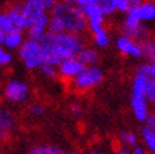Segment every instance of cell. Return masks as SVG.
<instances>
[{
	"mask_svg": "<svg viewBox=\"0 0 155 154\" xmlns=\"http://www.w3.org/2000/svg\"><path fill=\"white\" fill-rule=\"evenodd\" d=\"M41 43L52 48L57 53L61 61L77 57L80 52L86 47L84 39L81 37V34H74L69 32H63L59 34H52L48 32V34L43 38Z\"/></svg>",
	"mask_w": 155,
	"mask_h": 154,
	"instance_id": "6da1fadb",
	"label": "cell"
},
{
	"mask_svg": "<svg viewBox=\"0 0 155 154\" xmlns=\"http://www.w3.org/2000/svg\"><path fill=\"white\" fill-rule=\"evenodd\" d=\"M51 15L61 19L66 32L82 34L88 29V20L84 15L82 8L74 4L59 2L51 12Z\"/></svg>",
	"mask_w": 155,
	"mask_h": 154,
	"instance_id": "7a4b0ae2",
	"label": "cell"
},
{
	"mask_svg": "<svg viewBox=\"0 0 155 154\" xmlns=\"http://www.w3.org/2000/svg\"><path fill=\"white\" fill-rule=\"evenodd\" d=\"M131 106L137 120L144 121L148 119V105H146V73L139 70L133 85Z\"/></svg>",
	"mask_w": 155,
	"mask_h": 154,
	"instance_id": "3957f363",
	"label": "cell"
},
{
	"mask_svg": "<svg viewBox=\"0 0 155 154\" xmlns=\"http://www.w3.org/2000/svg\"><path fill=\"white\" fill-rule=\"evenodd\" d=\"M18 57L28 70H38L43 65V47L39 41L28 39L24 41L18 49Z\"/></svg>",
	"mask_w": 155,
	"mask_h": 154,
	"instance_id": "277c9868",
	"label": "cell"
},
{
	"mask_svg": "<svg viewBox=\"0 0 155 154\" xmlns=\"http://www.w3.org/2000/svg\"><path fill=\"white\" fill-rule=\"evenodd\" d=\"M121 32L122 34L133 38L137 42L150 38L149 29L143 24V22L137 17L135 10H130L127 14H125V18H124V22L121 24Z\"/></svg>",
	"mask_w": 155,
	"mask_h": 154,
	"instance_id": "5b68a950",
	"label": "cell"
},
{
	"mask_svg": "<svg viewBox=\"0 0 155 154\" xmlns=\"http://www.w3.org/2000/svg\"><path fill=\"white\" fill-rule=\"evenodd\" d=\"M20 12L27 29L32 27L44 14L48 13L42 3V0H23L20 3Z\"/></svg>",
	"mask_w": 155,
	"mask_h": 154,
	"instance_id": "8992f818",
	"label": "cell"
},
{
	"mask_svg": "<svg viewBox=\"0 0 155 154\" xmlns=\"http://www.w3.org/2000/svg\"><path fill=\"white\" fill-rule=\"evenodd\" d=\"M104 73L96 66H90L74 79V86L78 90H91L102 81Z\"/></svg>",
	"mask_w": 155,
	"mask_h": 154,
	"instance_id": "52a82bcc",
	"label": "cell"
},
{
	"mask_svg": "<svg viewBox=\"0 0 155 154\" xmlns=\"http://www.w3.org/2000/svg\"><path fill=\"white\" fill-rule=\"evenodd\" d=\"M4 95L8 101L20 104L24 102L29 97V87L24 81L20 80H12L6 83Z\"/></svg>",
	"mask_w": 155,
	"mask_h": 154,
	"instance_id": "ba28073f",
	"label": "cell"
},
{
	"mask_svg": "<svg viewBox=\"0 0 155 154\" xmlns=\"http://www.w3.org/2000/svg\"><path fill=\"white\" fill-rule=\"evenodd\" d=\"M115 45H116V48H117V51L125 56L135 57V58H140L144 56L140 42H137L125 34H120L116 38Z\"/></svg>",
	"mask_w": 155,
	"mask_h": 154,
	"instance_id": "9c48e42d",
	"label": "cell"
},
{
	"mask_svg": "<svg viewBox=\"0 0 155 154\" xmlns=\"http://www.w3.org/2000/svg\"><path fill=\"white\" fill-rule=\"evenodd\" d=\"M84 68H86V66L78 59V57H73V58L63 59L58 65L57 70L61 77L67 79V80H74L77 76L83 72Z\"/></svg>",
	"mask_w": 155,
	"mask_h": 154,
	"instance_id": "30bf717a",
	"label": "cell"
},
{
	"mask_svg": "<svg viewBox=\"0 0 155 154\" xmlns=\"http://www.w3.org/2000/svg\"><path fill=\"white\" fill-rule=\"evenodd\" d=\"M14 126H15L14 114L6 107H0V142L6 140L12 135Z\"/></svg>",
	"mask_w": 155,
	"mask_h": 154,
	"instance_id": "8fae6325",
	"label": "cell"
},
{
	"mask_svg": "<svg viewBox=\"0 0 155 154\" xmlns=\"http://www.w3.org/2000/svg\"><path fill=\"white\" fill-rule=\"evenodd\" d=\"M49 19H51V14H44L41 19H38L32 27H29L27 29V34L28 38L34 41H39L42 42L43 38L48 34V25H49Z\"/></svg>",
	"mask_w": 155,
	"mask_h": 154,
	"instance_id": "7c38bea8",
	"label": "cell"
},
{
	"mask_svg": "<svg viewBox=\"0 0 155 154\" xmlns=\"http://www.w3.org/2000/svg\"><path fill=\"white\" fill-rule=\"evenodd\" d=\"M88 30L91 32L94 42L98 48H106L110 44L111 38L107 29L105 28V24H90Z\"/></svg>",
	"mask_w": 155,
	"mask_h": 154,
	"instance_id": "4fadbf2b",
	"label": "cell"
},
{
	"mask_svg": "<svg viewBox=\"0 0 155 154\" xmlns=\"http://www.w3.org/2000/svg\"><path fill=\"white\" fill-rule=\"evenodd\" d=\"M6 13L10 18L13 32H24V30H27L25 24H24V19H23V15L20 12V4L10 5L6 9Z\"/></svg>",
	"mask_w": 155,
	"mask_h": 154,
	"instance_id": "5bb4252c",
	"label": "cell"
},
{
	"mask_svg": "<svg viewBox=\"0 0 155 154\" xmlns=\"http://www.w3.org/2000/svg\"><path fill=\"white\" fill-rule=\"evenodd\" d=\"M134 10L143 23L155 22V0H145L137 9Z\"/></svg>",
	"mask_w": 155,
	"mask_h": 154,
	"instance_id": "9a60e30c",
	"label": "cell"
},
{
	"mask_svg": "<svg viewBox=\"0 0 155 154\" xmlns=\"http://www.w3.org/2000/svg\"><path fill=\"white\" fill-rule=\"evenodd\" d=\"M82 10L86 15V18L88 20V25L90 24H105V15L104 13L100 10V8L95 5L94 3H90L86 6L82 8Z\"/></svg>",
	"mask_w": 155,
	"mask_h": 154,
	"instance_id": "2e32d148",
	"label": "cell"
},
{
	"mask_svg": "<svg viewBox=\"0 0 155 154\" xmlns=\"http://www.w3.org/2000/svg\"><path fill=\"white\" fill-rule=\"evenodd\" d=\"M25 38L23 32H10L5 35V39L3 43V47L8 51H18L21 44L24 43Z\"/></svg>",
	"mask_w": 155,
	"mask_h": 154,
	"instance_id": "e0dca14e",
	"label": "cell"
},
{
	"mask_svg": "<svg viewBox=\"0 0 155 154\" xmlns=\"http://www.w3.org/2000/svg\"><path fill=\"white\" fill-rule=\"evenodd\" d=\"M77 57L86 67H90V66H95L100 61V53L94 47H84Z\"/></svg>",
	"mask_w": 155,
	"mask_h": 154,
	"instance_id": "ac0fdd59",
	"label": "cell"
},
{
	"mask_svg": "<svg viewBox=\"0 0 155 154\" xmlns=\"http://www.w3.org/2000/svg\"><path fill=\"white\" fill-rule=\"evenodd\" d=\"M141 48L144 52V56L149 61L150 65H155V39L154 38H148L140 42Z\"/></svg>",
	"mask_w": 155,
	"mask_h": 154,
	"instance_id": "d6986e66",
	"label": "cell"
},
{
	"mask_svg": "<svg viewBox=\"0 0 155 154\" xmlns=\"http://www.w3.org/2000/svg\"><path fill=\"white\" fill-rule=\"evenodd\" d=\"M91 2L100 8V10L104 13L105 17H111L117 12L114 0H91Z\"/></svg>",
	"mask_w": 155,
	"mask_h": 154,
	"instance_id": "ffe728a7",
	"label": "cell"
},
{
	"mask_svg": "<svg viewBox=\"0 0 155 154\" xmlns=\"http://www.w3.org/2000/svg\"><path fill=\"white\" fill-rule=\"evenodd\" d=\"M29 153L32 154H66L61 148L56 147V145H38L34 147Z\"/></svg>",
	"mask_w": 155,
	"mask_h": 154,
	"instance_id": "44dd1931",
	"label": "cell"
},
{
	"mask_svg": "<svg viewBox=\"0 0 155 154\" xmlns=\"http://www.w3.org/2000/svg\"><path fill=\"white\" fill-rule=\"evenodd\" d=\"M48 32L52 34H59V33H63L66 32V29L62 24L61 19H58L57 17H53L51 15V19H49V25H48Z\"/></svg>",
	"mask_w": 155,
	"mask_h": 154,
	"instance_id": "7402d4cb",
	"label": "cell"
},
{
	"mask_svg": "<svg viewBox=\"0 0 155 154\" xmlns=\"http://www.w3.org/2000/svg\"><path fill=\"white\" fill-rule=\"evenodd\" d=\"M146 99L155 105V77L149 75H146Z\"/></svg>",
	"mask_w": 155,
	"mask_h": 154,
	"instance_id": "603a6c76",
	"label": "cell"
},
{
	"mask_svg": "<svg viewBox=\"0 0 155 154\" xmlns=\"http://www.w3.org/2000/svg\"><path fill=\"white\" fill-rule=\"evenodd\" d=\"M0 30L4 32L5 34L13 32L12 22H10V18H9V15H8L6 10L5 12H0Z\"/></svg>",
	"mask_w": 155,
	"mask_h": 154,
	"instance_id": "cb8c5ba5",
	"label": "cell"
},
{
	"mask_svg": "<svg viewBox=\"0 0 155 154\" xmlns=\"http://www.w3.org/2000/svg\"><path fill=\"white\" fill-rule=\"evenodd\" d=\"M143 136H144V140H145L146 145L149 147V149L155 153V133L153 130H150L148 126H145L143 129Z\"/></svg>",
	"mask_w": 155,
	"mask_h": 154,
	"instance_id": "d4e9b609",
	"label": "cell"
},
{
	"mask_svg": "<svg viewBox=\"0 0 155 154\" xmlns=\"http://www.w3.org/2000/svg\"><path fill=\"white\" fill-rule=\"evenodd\" d=\"M41 73L47 77V79H54L58 75V70L56 66H51V65H42V67L39 68Z\"/></svg>",
	"mask_w": 155,
	"mask_h": 154,
	"instance_id": "484cf974",
	"label": "cell"
},
{
	"mask_svg": "<svg viewBox=\"0 0 155 154\" xmlns=\"http://www.w3.org/2000/svg\"><path fill=\"white\" fill-rule=\"evenodd\" d=\"M29 114L32 115V116H35V118H42V116H44L45 115V112H47V109L43 106V105H41V104H34V105H32L29 107Z\"/></svg>",
	"mask_w": 155,
	"mask_h": 154,
	"instance_id": "4316f807",
	"label": "cell"
},
{
	"mask_svg": "<svg viewBox=\"0 0 155 154\" xmlns=\"http://www.w3.org/2000/svg\"><path fill=\"white\" fill-rule=\"evenodd\" d=\"M116 5V10L122 14H127L130 12V4L129 0H114Z\"/></svg>",
	"mask_w": 155,
	"mask_h": 154,
	"instance_id": "83f0119b",
	"label": "cell"
},
{
	"mask_svg": "<svg viewBox=\"0 0 155 154\" xmlns=\"http://www.w3.org/2000/svg\"><path fill=\"white\" fill-rule=\"evenodd\" d=\"M13 61V55L10 51L5 49L2 55H0V66H8Z\"/></svg>",
	"mask_w": 155,
	"mask_h": 154,
	"instance_id": "f1b7e54d",
	"label": "cell"
},
{
	"mask_svg": "<svg viewBox=\"0 0 155 154\" xmlns=\"http://www.w3.org/2000/svg\"><path fill=\"white\" fill-rule=\"evenodd\" d=\"M69 111L73 118H81L82 116V107L78 104H72L69 106Z\"/></svg>",
	"mask_w": 155,
	"mask_h": 154,
	"instance_id": "f546056e",
	"label": "cell"
},
{
	"mask_svg": "<svg viewBox=\"0 0 155 154\" xmlns=\"http://www.w3.org/2000/svg\"><path fill=\"white\" fill-rule=\"evenodd\" d=\"M139 70L145 72L146 75H149L151 77H155V65H150V63L149 65H143V66H140Z\"/></svg>",
	"mask_w": 155,
	"mask_h": 154,
	"instance_id": "4dcf8cb0",
	"label": "cell"
},
{
	"mask_svg": "<svg viewBox=\"0 0 155 154\" xmlns=\"http://www.w3.org/2000/svg\"><path fill=\"white\" fill-rule=\"evenodd\" d=\"M42 3L45 9H47V12H52L53 8L59 3V0H42Z\"/></svg>",
	"mask_w": 155,
	"mask_h": 154,
	"instance_id": "1f68e13d",
	"label": "cell"
},
{
	"mask_svg": "<svg viewBox=\"0 0 155 154\" xmlns=\"http://www.w3.org/2000/svg\"><path fill=\"white\" fill-rule=\"evenodd\" d=\"M146 126L155 133V112L150 114L148 116V119H146Z\"/></svg>",
	"mask_w": 155,
	"mask_h": 154,
	"instance_id": "d6a6232c",
	"label": "cell"
},
{
	"mask_svg": "<svg viewBox=\"0 0 155 154\" xmlns=\"http://www.w3.org/2000/svg\"><path fill=\"white\" fill-rule=\"evenodd\" d=\"M125 144L129 145H135L136 144V136L134 133H126V142Z\"/></svg>",
	"mask_w": 155,
	"mask_h": 154,
	"instance_id": "836d02e7",
	"label": "cell"
},
{
	"mask_svg": "<svg viewBox=\"0 0 155 154\" xmlns=\"http://www.w3.org/2000/svg\"><path fill=\"white\" fill-rule=\"evenodd\" d=\"M145 0H129V4H130V10H134V9H137Z\"/></svg>",
	"mask_w": 155,
	"mask_h": 154,
	"instance_id": "e575fe53",
	"label": "cell"
},
{
	"mask_svg": "<svg viewBox=\"0 0 155 154\" xmlns=\"http://www.w3.org/2000/svg\"><path fill=\"white\" fill-rule=\"evenodd\" d=\"M73 2H74V5L80 6V8H83V6H86L87 4H90L91 0H73Z\"/></svg>",
	"mask_w": 155,
	"mask_h": 154,
	"instance_id": "d590c367",
	"label": "cell"
},
{
	"mask_svg": "<svg viewBox=\"0 0 155 154\" xmlns=\"http://www.w3.org/2000/svg\"><path fill=\"white\" fill-rule=\"evenodd\" d=\"M90 154H105L101 149H97V148H94V149H91L90 150Z\"/></svg>",
	"mask_w": 155,
	"mask_h": 154,
	"instance_id": "8d00e7d4",
	"label": "cell"
},
{
	"mask_svg": "<svg viewBox=\"0 0 155 154\" xmlns=\"http://www.w3.org/2000/svg\"><path fill=\"white\" fill-rule=\"evenodd\" d=\"M133 154H145V153H144L143 148H140V147H135V148H134V153H133Z\"/></svg>",
	"mask_w": 155,
	"mask_h": 154,
	"instance_id": "74e56055",
	"label": "cell"
},
{
	"mask_svg": "<svg viewBox=\"0 0 155 154\" xmlns=\"http://www.w3.org/2000/svg\"><path fill=\"white\" fill-rule=\"evenodd\" d=\"M5 33L4 32H2V30H0V44L3 45V43H4V39H5Z\"/></svg>",
	"mask_w": 155,
	"mask_h": 154,
	"instance_id": "f35d334b",
	"label": "cell"
},
{
	"mask_svg": "<svg viewBox=\"0 0 155 154\" xmlns=\"http://www.w3.org/2000/svg\"><path fill=\"white\" fill-rule=\"evenodd\" d=\"M115 154H129V153H127L126 150H121V149H119V150H117V152H116Z\"/></svg>",
	"mask_w": 155,
	"mask_h": 154,
	"instance_id": "ab89813d",
	"label": "cell"
},
{
	"mask_svg": "<svg viewBox=\"0 0 155 154\" xmlns=\"http://www.w3.org/2000/svg\"><path fill=\"white\" fill-rule=\"evenodd\" d=\"M59 2H63V3H68V4H74L73 0H59Z\"/></svg>",
	"mask_w": 155,
	"mask_h": 154,
	"instance_id": "60d3db41",
	"label": "cell"
},
{
	"mask_svg": "<svg viewBox=\"0 0 155 154\" xmlns=\"http://www.w3.org/2000/svg\"><path fill=\"white\" fill-rule=\"evenodd\" d=\"M5 51V48H3V45L2 44H0V55H2V53Z\"/></svg>",
	"mask_w": 155,
	"mask_h": 154,
	"instance_id": "b9f144b4",
	"label": "cell"
},
{
	"mask_svg": "<svg viewBox=\"0 0 155 154\" xmlns=\"http://www.w3.org/2000/svg\"><path fill=\"white\" fill-rule=\"evenodd\" d=\"M66 154H78V153H76V152H66Z\"/></svg>",
	"mask_w": 155,
	"mask_h": 154,
	"instance_id": "7bdbcfd3",
	"label": "cell"
},
{
	"mask_svg": "<svg viewBox=\"0 0 155 154\" xmlns=\"http://www.w3.org/2000/svg\"><path fill=\"white\" fill-rule=\"evenodd\" d=\"M151 38H154V39H155V29H154V32H153V37Z\"/></svg>",
	"mask_w": 155,
	"mask_h": 154,
	"instance_id": "ee69618b",
	"label": "cell"
},
{
	"mask_svg": "<svg viewBox=\"0 0 155 154\" xmlns=\"http://www.w3.org/2000/svg\"><path fill=\"white\" fill-rule=\"evenodd\" d=\"M29 154H32V153H29Z\"/></svg>",
	"mask_w": 155,
	"mask_h": 154,
	"instance_id": "f6af8a7d",
	"label": "cell"
}]
</instances>
